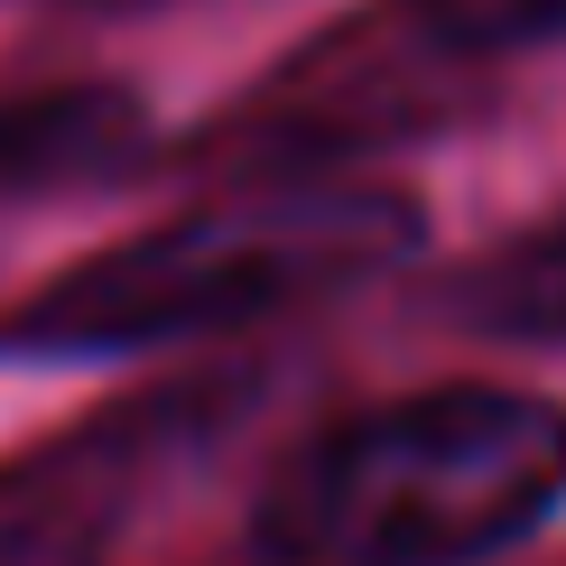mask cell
Listing matches in <instances>:
<instances>
[{"label":"cell","instance_id":"6da1fadb","mask_svg":"<svg viewBox=\"0 0 566 566\" xmlns=\"http://www.w3.org/2000/svg\"><path fill=\"white\" fill-rule=\"evenodd\" d=\"M566 502V409L418 390L306 437L251 511L261 566H483Z\"/></svg>","mask_w":566,"mask_h":566},{"label":"cell","instance_id":"8992f818","mask_svg":"<svg viewBox=\"0 0 566 566\" xmlns=\"http://www.w3.org/2000/svg\"><path fill=\"white\" fill-rule=\"evenodd\" d=\"M418 19L455 46H548V38H566V0H418Z\"/></svg>","mask_w":566,"mask_h":566},{"label":"cell","instance_id":"277c9868","mask_svg":"<svg viewBox=\"0 0 566 566\" xmlns=\"http://www.w3.org/2000/svg\"><path fill=\"white\" fill-rule=\"evenodd\" d=\"M139 103L122 84H65L0 103V205L19 196H56V186H93L139 158Z\"/></svg>","mask_w":566,"mask_h":566},{"label":"cell","instance_id":"5b68a950","mask_svg":"<svg viewBox=\"0 0 566 566\" xmlns=\"http://www.w3.org/2000/svg\"><path fill=\"white\" fill-rule=\"evenodd\" d=\"M464 316L492 335H566V214L492 251L464 279Z\"/></svg>","mask_w":566,"mask_h":566},{"label":"cell","instance_id":"3957f363","mask_svg":"<svg viewBox=\"0 0 566 566\" xmlns=\"http://www.w3.org/2000/svg\"><path fill=\"white\" fill-rule=\"evenodd\" d=\"M214 399L177 390L149 409H112L93 428L0 464V566H93L130 530V511L177 474V455L205 437Z\"/></svg>","mask_w":566,"mask_h":566},{"label":"cell","instance_id":"7a4b0ae2","mask_svg":"<svg viewBox=\"0 0 566 566\" xmlns=\"http://www.w3.org/2000/svg\"><path fill=\"white\" fill-rule=\"evenodd\" d=\"M418 251V205L390 186H261V196L177 214L103 261L65 270L0 325L10 353H139L279 306L335 297Z\"/></svg>","mask_w":566,"mask_h":566}]
</instances>
